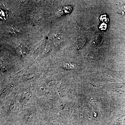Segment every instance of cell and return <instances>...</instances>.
Returning <instances> with one entry per match:
<instances>
[{
  "mask_svg": "<svg viewBox=\"0 0 125 125\" xmlns=\"http://www.w3.org/2000/svg\"><path fill=\"white\" fill-rule=\"evenodd\" d=\"M52 41L56 47H58L62 44L64 40L63 35L61 33H56L52 37Z\"/></svg>",
  "mask_w": 125,
  "mask_h": 125,
  "instance_id": "6da1fadb",
  "label": "cell"
},
{
  "mask_svg": "<svg viewBox=\"0 0 125 125\" xmlns=\"http://www.w3.org/2000/svg\"><path fill=\"white\" fill-rule=\"evenodd\" d=\"M18 51L21 55H24L27 53V49L24 47H20L18 48Z\"/></svg>",
  "mask_w": 125,
  "mask_h": 125,
  "instance_id": "7a4b0ae2",
  "label": "cell"
},
{
  "mask_svg": "<svg viewBox=\"0 0 125 125\" xmlns=\"http://www.w3.org/2000/svg\"><path fill=\"white\" fill-rule=\"evenodd\" d=\"M11 29V32H20L21 31L20 30V29H19V28H16V27H12Z\"/></svg>",
  "mask_w": 125,
  "mask_h": 125,
  "instance_id": "3957f363",
  "label": "cell"
},
{
  "mask_svg": "<svg viewBox=\"0 0 125 125\" xmlns=\"http://www.w3.org/2000/svg\"><path fill=\"white\" fill-rule=\"evenodd\" d=\"M51 47L50 45H48L47 46L45 50V53H47V52H49V51H50V49H51Z\"/></svg>",
  "mask_w": 125,
  "mask_h": 125,
  "instance_id": "277c9868",
  "label": "cell"
}]
</instances>
